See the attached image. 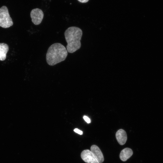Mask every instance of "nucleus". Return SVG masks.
Listing matches in <instances>:
<instances>
[{
  "label": "nucleus",
  "mask_w": 163,
  "mask_h": 163,
  "mask_svg": "<svg viewBox=\"0 0 163 163\" xmlns=\"http://www.w3.org/2000/svg\"><path fill=\"white\" fill-rule=\"evenodd\" d=\"M78 1L82 3H86L88 2L89 0H78Z\"/></svg>",
  "instance_id": "f8f14e48"
},
{
  "label": "nucleus",
  "mask_w": 163,
  "mask_h": 163,
  "mask_svg": "<svg viewBox=\"0 0 163 163\" xmlns=\"http://www.w3.org/2000/svg\"><path fill=\"white\" fill-rule=\"evenodd\" d=\"M74 131V132H75V133L80 134V135H82L83 134V132L82 131L76 128L75 129Z\"/></svg>",
  "instance_id": "9b49d317"
},
{
  "label": "nucleus",
  "mask_w": 163,
  "mask_h": 163,
  "mask_svg": "<svg viewBox=\"0 0 163 163\" xmlns=\"http://www.w3.org/2000/svg\"><path fill=\"white\" fill-rule=\"evenodd\" d=\"M8 50L9 47L7 44L4 43H0V60H5Z\"/></svg>",
  "instance_id": "1a4fd4ad"
},
{
  "label": "nucleus",
  "mask_w": 163,
  "mask_h": 163,
  "mask_svg": "<svg viewBox=\"0 0 163 163\" xmlns=\"http://www.w3.org/2000/svg\"><path fill=\"white\" fill-rule=\"evenodd\" d=\"M133 153V151L131 149L128 148H124L121 151L120 155V158L122 161H126L132 156Z\"/></svg>",
  "instance_id": "6e6552de"
},
{
  "label": "nucleus",
  "mask_w": 163,
  "mask_h": 163,
  "mask_svg": "<svg viewBox=\"0 0 163 163\" xmlns=\"http://www.w3.org/2000/svg\"><path fill=\"white\" fill-rule=\"evenodd\" d=\"M68 55V51L64 46L59 43H55L48 48L46 55L47 63L54 66L64 61Z\"/></svg>",
  "instance_id": "f257e3e1"
},
{
  "label": "nucleus",
  "mask_w": 163,
  "mask_h": 163,
  "mask_svg": "<svg viewBox=\"0 0 163 163\" xmlns=\"http://www.w3.org/2000/svg\"><path fill=\"white\" fill-rule=\"evenodd\" d=\"M64 35L67 43L66 48L68 52L72 53L80 48L82 31L80 28L73 26L70 27L65 30Z\"/></svg>",
  "instance_id": "f03ea898"
},
{
  "label": "nucleus",
  "mask_w": 163,
  "mask_h": 163,
  "mask_svg": "<svg viewBox=\"0 0 163 163\" xmlns=\"http://www.w3.org/2000/svg\"><path fill=\"white\" fill-rule=\"evenodd\" d=\"M30 16L32 22L35 25L40 24L43 18L44 14L41 9L36 8L32 10L30 12Z\"/></svg>",
  "instance_id": "20e7f679"
},
{
  "label": "nucleus",
  "mask_w": 163,
  "mask_h": 163,
  "mask_svg": "<svg viewBox=\"0 0 163 163\" xmlns=\"http://www.w3.org/2000/svg\"><path fill=\"white\" fill-rule=\"evenodd\" d=\"M13 25V22L7 8L5 6H2L0 8V26L7 28Z\"/></svg>",
  "instance_id": "7ed1b4c3"
},
{
  "label": "nucleus",
  "mask_w": 163,
  "mask_h": 163,
  "mask_svg": "<svg viewBox=\"0 0 163 163\" xmlns=\"http://www.w3.org/2000/svg\"><path fill=\"white\" fill-rule=\"evenodd\" d=\"M91 151L99 163L104 160L103 155L100 148L96 145H93L91 147Z\"/></svg>",
  "instance_id": "423d86ee"
},
{
  "label": "nucleus",
  "mask_w": 163,
  "mask_h": 163,
  "mask_svg": "<svg viewBox=\"0 0 163 163\" xmlns=\"http://www.w3.org/2000/svg\"><path fill=\"white\" fill-rule=\"evenodd\" d=\"M81 156L83 161L87 163H99L91 151L88 149L83 150Z\"/></svg>",
  "instance_id": "39448f33"
},
{
  "label": "nucleus",
  "mask_w": 163,
  "mask_h": 163,
  "mask_svg": "<svg viewBox=\"0 0 163 163\" xmlns=\"http://www.w3.org/2000/svg\"><path fill=\"white\" fill-rule=\"evenodd\" d=\"M83 118L84 120H85V121L87 123H90L91 122V120L87 116H84L83 117Z\"/></svg>",
  "instance_id": "9d476101"
},
{
  "label": "nucleus",
  "mask_w": 163,
  "mask_h": 163,
  "mask_svg": "<svg viewBox=\"0 0 163 163\" xmlns=\"http://www.w3.org/2000/svg\"><path fill=\"white\" fill-rule=\"evenodd\" d=\"M116 137L118 143L121 145H124L127 139V136L126 131L123 129L118 130L116 134Z\"/></svg>",
  "instance_id": "0eeeda50"
}]
</instances>
